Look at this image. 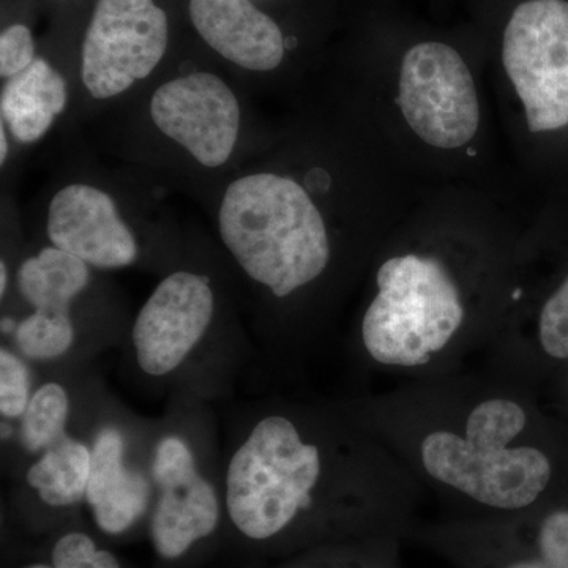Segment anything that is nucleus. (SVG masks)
I'll return each mask as SVG.
<instances>
[{
  "mask_svg": "<svg viewBox=\"0 0 568 568\" xmlns=\"http://www.w3.org/2000/svg\"><path fill=\"white\" fill-rule=\"evenodd\" d=\"M220 234L242 268L276 297L323 274L331 257L323 215L293 179L254 174L231 183Z\"/></svg>",
  "mask_w": 568,
  "mask_h": 568,
  "instance_id": "f257e3e1",
  "label": "nucleus"
},
{
  "mask_svg": "<svg viewBox=\"0 0 568 568\" xmlns=\"http://www.w3.org/2000/svg\"><path fill=\"white\" fill-rule=\"evenodd\" d=\"M376 280L379 293L362 324L366 351L384 365L426 364L465 320L454 280L443 264L416 254L392 257Z\"/></svg>",
  "mask_w": 568,
  "mask_h": 568,
  "instance_id": "f03ea898",
  "label": "nucleus"
},
{
  "mask_svg": "<svg viewBox=\"0 0 568 568\" xmlns=\"http://www.w3.org/2000/svg\"><path fill=\"white\" fill-rule=\"evenodd\" d=\"M320 474V450L305 444L287 418H264L231 459V519L246 537L275 536L310 506Z\"/></svg>",
  "mask_w": 568,
  "mask_h": 568,
  "instance_id": "7ed1b4c3",
  "label": "nucleus"
},
{
  "mask_svg": "<svg viewBox=\"0 0 568 568\" xmlns=\"http://www.w3.org/2000/svg\"><path fill=\"white\" fill-rule=\"evenodd\" d=\"M503 61L532 133L568 125V2L529 0L511 14Z\"/></svg>",
  "mask_w": 568,
  "mask_h": 568,
  "instance_id": "20e7f679",
  "label": "nucleus"
},
{
  "mask_svg": "<svg viewBox=\"0 0 568 568\" xmlns=\"http://www.w3.org/2000/svg\"><path fill=\"white\" fill-rule=\"evenodd\" d=\"M426 473L477 503L496 508L528 507L548 487L551 465L530 447L463 439L432 433L422 444Z\"/></svg>",
  "mask_w": 568,
  "mask_h": 568,
  "instance_id": "39448f33",
  "label": "nucleus"
},
{
  "mask_svg": "<svg viewBox=\"0 0 568 568\" xmlns=\"http://www.w3.org/2000/svg\"><path fill=\"white\" fill-rule=\"evenodd\" d=\"M398 104L410 129L433 148L450 151L476 136V84L462 55L447 44L429 41L406 52Z\"/></svg>",
  "mask_w": 568,
  "mask_h": 568,
  "instance_id": "423d86ee",
  "label": "nucleus"
},
{
  "mask_svg": "<svg viewBox=\"0 0 568 568\" xmlns=\"http://www.w3.org/2000/svg\"><path fill=\"white\" fill-rule=\"evenodd\" d=\"M168 39L166 13L153 0H99L82 44V82L100 100L125 92L159 65Z\"/></svg>",
  "mask_w": 568,
  "mask_h": 568,
  "instance_id": "0eeeda50",
  "label": "nucleus"
},
{
  "mask_svg": "<svg viewBox=\"0 0 568 568\" xmlns=\"http://www.w3.org/2000/svg\"><path fill=\"white\" fill-rule=\"evenodd\" d=\"M153 122L209 168L227 162L237 141L241 110L219 77L193 73L166 82L152 97Z\"/></svg>",
  "mask_w": 568,
  "mask_h": 568,
  "instance_id": "6e6552de",
  "label": "nucleus"
},
{
  "mask_svg": "<svg viewBox=\"0 0 568 568\" xmlns=\"http://www.w3.org/2000/svg\"><path fill=\"white\" fill-rule=\"evenodd\" d=\"M212 315L213 294L204 278L189 272L164 278L134 323L141 368L152 376L173 372L203 338Z\"/></svg>",
  "mask_w": 568,
  "mask_h": 568,
  "instance_id": "1a4fd4ad",
  "label": "nucleus"
},
{
  "mask_svg": "<svg viewBox=\"0 0 568 568\" xmlns=\"http://www.w3.org/2000/svg\"><path fill=\"white\" fill-rule=\"evenodd\" d=\"M153 478L162 491L152 519L153 544L163 558H179L215 529L219 499L178 437H166L156 447Z\"/></svg>",
  "mask_w": 568,
  "mask_h": 568,
  "instance_id": "9d476101",
  "label": "nucleus"
},
{
  "mask_svg": "<svg viewBox=\"0 0 568 568\" xmlns=\"http://www.w3.org/2000/svg\"><path fill=\"white\" fill-rule=\"evenodd\" d=\"M52 245L100 268L126 267L136 260L133 234L102 190L70 185L55 194L48 213Z\"/></svg>",
  "mask_w": 568,
  "mask_h": 568,
  "instance_id": "9b49d317",
  "label": "nucleus"
},
{
  "mask_svg": "<svg viewBox=\"0 0 568 568\" xmlns=\"http://www.w3.org/2000/svg\"><path fill=\"white\" fill-rule=\"evenodd\" d=\"M190 17L205 43L239 67L268 71L283 61L282 31L250 0H192Z\"/></svg>",
  "mask_w": 568,
  "mask_h": 568,
  "instance_id": "f8f14e48",
  "label": "nucleus"
},
{
  "mask_svg": "<svg viewBox=\"0 0 568 568\" xmlns=\"http://www.w3.org/2000/svg\"><path fill=\"white\" fill-rule=\"evenodd\" d=\"M88 497L97 525L108 534H121L130 528L148 508V480L123 466V439L114 428L97 435L92 448Z\"/></svg>",
  "mask_w": 568,
  "mask_h": 568,
  "instance_id": "ddd939ff",
  "label": "nucleus"
},
{
  "mask_svg": "<svg viewBox=\"0 0 568 568\" xmlns=\"http://www.w3.org/2000/svg\"><path fill=\"white\" fill-rule=\"evenodd\" d=\"M67 84L44 59L9 78L0 97L2 119L24 144L39 141L65 108Z\"/></svg>",
  "mask_w": 568,
  "mask_h": 568,
  "instance_id": "4468645a",
  "label": "nucleus"
},
{
  "mask_svg": "<svg viewBox=\"0 0 568 568\" xmlns=\"http://www.w3.org/2000/svg\"><path fill=\"white\" fill-rule=\"evenodd\" d=\"M84 261L62 250L44 248L18 271V286L36 313L70 316V304L89 283Z\"/></svg>",
  "mask_w": 568,
  "mask_h": 568,
  "instance_id": "2eb2a0df",
  "label": "nucleus"
},
{
  "mask_svg": "<svg viewBox=\"0 0 568 568\" xmlns=\"http://www.w3.org/2000/svg\"><path fill=\"white\" fill-rule=\"evenodd\" d=\"M92 454L78 440L62 436L31 466L28 481L39 489L41 499L52 507L77 504L88 491Z\"/></svg>",
  "mask_w": 568,
  "mask_h": 568,
  "instance_id": "dca6fc26",
  "label": "nucleus"
},
{
  "mask_svg": "<svg viewBox=\"0 0 568 568\" xmlns=\"http://www.w3.org/2000/svg\"><path fill=\"white\" fill-rule=\"evenodd\" d=\"M69 396L58 384L39 388L22 414V444L31 452H39L65 436L63 428L69 417Z\"/></svg>",
  "mask_w": 568,
  "mask_h": 568,
  "instance_id": "f3484780",
  "label": "nucleus"
},
{
  "mask_svg": "<svg viewBox=\"0 0 568 568\" xmlns=\"http://www.w3.org/2000/svg\"><path fill=\"white\" fill-rule=\"evenodd\" d=\"M18 347L26 357L48 361L59 357L73 343V324L70 316H48L33 313L17 325Z\"/></svg>",
  "mask_w": 568,
  "mask_h": 568,
  "instance_id": "a211bd4d",
  "label": "nucleus"
},
{
  "mask_svg": "<svg viewBox=\"0 0 568 568\" xmlns=\"http://www.w3.org/2000/svg\"><path fill=\"white\" fill-rule=\"evenodd\" d=\"M526 414L517 403L489 399L470 413L466 439L510 444L525 429Z\"/></svg>",
  "mask_w": 568,
  "mask_h": 568,
  "instance_id": "6ab92c4d",
  "label": "nucleus"
},
{
  "mask_svg": "<svg viewBox=\"0 0 568 568\" xmlns=\"http://www.w3.org/2000/svg\"><path fill=\"white\" fill-rule=\"evenodd\" d=\"M540 342L551 357L568 358V276L540 315Z\"/></svg>",
  "mask_w": 568,
  "mask_h": 568,
  "instance_id": "aec40b11",
  "label": "nucleus"
},
{
  "mask_svg": "<svg viewBox=\"0 0 568 568\" xmlns=\"http://www.w3.org/2000/svg\"><path fill=\"white\" fill-rule=\"evenodd\" d=\"M29 372L9 351L0 353V410L7 417H20L29 406Z\"/></svg>",
  "mask_w": 568,
  "mask_h": 568,
  "instance_id": "412c9836",
  "label": "nucleus"
},
{
  "mask_svg": "<svg viewBox=\"0 0 568 568\" xmlns=\"http://www.w3.org/2000/svg\"><path fill=\"white\" fill-rule=\"evenodd\" d=\"M52 564L54 568H121L111 552L97 551L84 534L62 537L52 551Z\"/></svg>",
  "mask_w": 568,
  "mask_h": 568,
  "instance_id": "4be33fe9",
  "label": "nucleus"
},
{
  "mask_svg": "<svg viewBox=\"0 0 568 568\" xmlns=\"http://www.w3.org/2000/svg\"><path fill=\"white\" fill-rule=\"evenodd\" d=\"M36 61L32 33L22 24L10 26L0 36V74L11 78Z\"/></svg>",
  "mask_w": 568,
  "mask_h": 568,
  "instance_id": "5701e85b",
  "label": "nucleus"
},
{
  "mask_svg": "<svg viewBox=\"0 0 568 568\" xmlns=\"http://www.w3.org/2000/svg\"><path fill=\"white\" fill-rule=\"evenodd\" d=\"M540 549L549 568H568V511L552 514L544 523Z\"/></svg>",
  "mask_w": 568,
  "mask_h": 568,
  "instance_id": "b1692460",
  "label": "nucleus"
},
{
  "mask_svg": "<svg viewBox=\"0 0 568 568\" xmlns=\"http://www.w3.org/2000/svg\"><path fill=\"white\" fill-rule=\"evenodd\" d=\"M9 144H7L6 129H0V162H6Z\"/></svg>",
  "mask_w": 568,
  "mask_h": 568,
  "instance_id": "393cba45",
  "label": "nucleus"
},
{
  "mask_svg": "<svg viewBox=\"0 0 568 568\" xmlns=\"http://www.w3.org/2000/svg\"><path fill=\"white\" fill-rule=\"evenodd\" d=\"M508 568H549L547 564L544 562V560H530V562H518L514 564V566Z\"/></svg>",
  "mask_w": 568,
  "mask_h": 568,
  "instance_id": "a878e982",
  "label": "nucleus"
},
{
  "mask_svg": "<svg viewBox=\"0 0 568 568\" xmlns=\"http://www.w3.org/2000/svg\"><path fill=\"white\" fill-rule=\"evenodd\" d=\"M7 282H9V275H7L6 263L0 264V294H6Z\"/></svg>",
  "mask_w": 568,
  "mask_h": 568,
  "instance_id": "bb28decb",
  "label": "nucleus"
},
{
  "mask_svg": "<svg viewBox=\"0 0 568 568\" xmlns=\"http://www.w3.org/2000/svg\"><path fill=\"white\" fill-rule=\"evenodd\" d=\"M17 331V327H14V323L13 321L11 320H6V317H3L2 320V332H11V331Z\"/></svg>",
  "mask_w": 568,
  "mask_h": 568,
  "instance_id": "cd10ccee",
  "label": "nucleus"
},
{
  "mask_svg": "<svg viewBox=\"0 0 568 568\" xmlns=\"http://www.w3.org/2000/svg\"><path fill=\"white\" fill-rule=\"evenodd\" d=\"M2 436L6 437V436H10L11 435V428L10 426H7V425H2Z\"/></svg>",
  "mask_w": 568,
  "mask_h": 568,
  "instance_id": "c85d7f7f",
  "label": "nucleus"
},
{
  "mask_svg": "<svg viewBox=\"0 0 568 568\" xmlns=\"http://www.w3.org/2000/svg\"><path fill=\"white\" fill-rule=\"evenodd\" d=\"M28 568H54V567H48V566H32V567H28Z\"/></svg>",
  "mask_w": 568,
  "mask_h": 568,
  "instance_id": "c756f323",
  "label": "nucleus"
}]
</instances>
